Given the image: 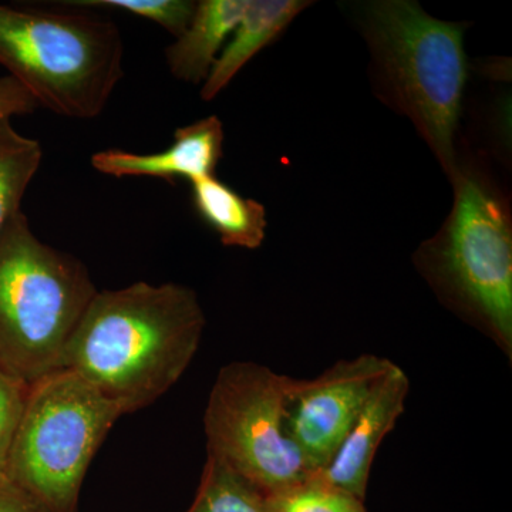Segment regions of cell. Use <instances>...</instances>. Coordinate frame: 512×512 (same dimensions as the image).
<instances>
[{"instance_id":"cell-17","label":"cell","mask_w":512,"mask_h":512,"mask_svg":"<svg viewBox=\"0 0 512 512\" xmlns=\"http://www.w3.org/2000/svg\"><path fill=\"white\" fill-rule=\"evenodd\" d=\"M60 5L74 9L121 10L156 23L175 39L187 30L197 9V2L192 0H66Z\"/></svg>"},{"instance_id":"cell-13","label":"cell","mask_w":512,"mask_h":512,"mask_svg":"<svg viewBox=\"0 0 512 512\" xmlns=\"http://www.w3.org/2000/svg\"><path fill=\"white\" fill-rule=\"evenodd\" d=\"M191 191L195 211L225 247H261L268 225L261 202L242 197L215 175L192 181Z\"/></svg>"},{"instance_id":"cell-7","label":"cell","mask_w":512,"mask_h":512,"mask_svg":"<svg viewBox=\"0 0 512 512\" xmlns=\"http://www.w3.org/2000/svg\"><path fill=\"white\" fill-rule=\"evenodd\" d=\"M289 380L259 363H228L218 373L205 409L208 456L265 494L313 474L286 426Z\"/></svg>"},{"instance_id":"cell-14","label":"cell","mask_w":512,"mask_h":512,"mask_svg":"<svg viewBox=\"0 0 512 512\" xmlns=\"http://www.w3.org/2000/svg\"><path fill=\"white\" fill-rule=\"evenodd\" d=\"M12 119H0V231L15 217L42 164L39 141L20 134Z\"/></svg>"},{"instance_id":"cell-1","label":"cell","mask_w":512,"mask_h":512,"mask_svg":"<svg viewBox=\"0 0 512 512\" xmlns=\"http://www.w3.org/2000/svg\"><path fill=\"white\" fill-rule=\"evenodd\" d=\"M204 328L188 286L136 282L99 291L67 343L62 369L83 377L121 414L138 412L184 375Z\"/></svg>"},{"instance_id":"cell-11","label":"cell","mask_w":512,"mask_h":512,"mask_svg":"<svg viewBox=\"0 0 512 512\" xmlns=\"http://www.w3.org/2000/svg\"><path fill=\"white\" fill-rule=\"evenodd\" d=\"M311 5L305 0H248L231 40L202 83L201 99L214 100L252 57L274 43L296 16Z\"/></svg>"},{"instance_id":"cell-8","label":"cell","mask_w":512,"mask_h":512,"mask_svg":"<svg viewBox=\"0 0 512 512\" xmlns=\"http://www.w3.org/2000/svg\"><path fill=\"white\" fill-rule=\"evenodd\" d=\"M393 365L365 353L342 359L311 380H289L286 426L313 474L328 467L373 387Z\"/></svg>"},{"instance_id":"cell-10","label":"cell","mask_w":512,"mask_h":512,"mask_svg":"<svg viewBox=\"0 0 512 512\" xmlns=\"http://www.w3.org/2000/svg\"><path fill=\"white\" fill-rule=\"evenodd\" d=\"M224 126L217 116L205 117L175 130L174 141L163 151L151 154L110 148L92 156V167L114 178H160L174 183L177 178L192 181L215 175L224 151Z\"/></svg>"},{"instance_id":"cell-15","label":"cell","mask_w":512,"mask_h":512,"mask_svg":"<svg viewBox=\"0 0 512 512\" xmlns=\"http://www.w3.org/2000/svg\"><path fill=\"white\" fill-rule=\"evenodd\" d=\"M184 512H268V507L264 491L207 454L194 501Z\"/></svg>"},{"instance_id":"cell-16","label":"cell","mask_w":512,"mask_h":512,"mask_svg":"<svg viewBox=\"0 0 512 512\" xmlns=\"http://www.w3.org/2000/svg\"><path fill=\"white\" fill-rule=\"evenodd\" d=\"M268 512H369L365 501L311 474L291 487L266 494Z\"/></svg>"},{"instance_id":"cell-18","label":"cell","mask_w":512,"mask_h":512,"mask_svg":"<svg viewBox=\"0 0 512 512\" xmlns=\"http://www.w3.org/2000/svg\"><path fill=\"white\" fill-rule=\"evenodd\" d=\"M29 389V384L9 375L0 367V471L5 468L9 448L25 410Z\"/></svg>"},{"instance_id":"cell-2","label":"cell","mask_w":512,"mask_h":512,"mask_svg":"<svg viewBox=\"0 0 512 512\" xmlns=\"http://www.w3.org/2000/svg\"><path fill=\"white\" fill-rule=\"evenodd\" d=\"M348 10L369 46L377 96L412 121L450 178L460 160L456 137L470 23L434 18L412 0H367L349 3Z\"/></svg>"},{"instance_id":"cell-19","label":"cell","mask_w":512,"mask_h":512,"mask_svg":"<svg viewBox=\"0 0 512 512\" xmlns=\"http://www.w3.org/2000/svg\"><path fill=\"white\" fill-rule=\"evenodd\" d=\"M40 109L32 94L13 77H0V119L35 113Z\"/></svg>"},{"instance_id":"cell-3","label":"cell","mask_w":512,"mask_h":512,"mask_svg":"<svg viewBox=\"0 0 512 512\" xmlns=\"http://www.w3.org/2000/svg\"><path fill=\"white\" fill-rule=\"evenodd\" d=\"M454 201L437 234L413 256L439 301L512 360V220L484 165L458 160Z\"/></svg>"},{"instance_id":"cell-4","label":"cell","mask_w":512,"mask_h":512,"mask_svg":"<svg viewBox=\"0 0 512 512\" xmlns=\"http://www.w3.org/2000/svg\"><path fill=\"white\" fill-rule=\"evenodd\" d=\"M0 66L39 107L94 120L124 77L123 36L113 20L84 9L0 5Z\"/></svg>"},{"instance_id":"cell-12","label":"cell","mask_w":512,"mask_h":512,"mask_svg":"<svg viewBox=\"0 0 512 512\" xmlns=\"http://www.w3.org/2000/svg\"><path fill=\"white\" fill-rule=\"evenodd\" d=\"M248 0H201L187 30L165 49V62L177 80H207L228 37L237 28Z\"/></svg>"},{"instance_id":"cell-20","label":"cell","mask_w":512,"mask_h":512,"mask_svg":"<svg viewBox=\"0 0 512 512\" xmlns=\"http://www.w3.org/2000/svg\"><path fill=\"white\" fill-rule=\"evenodd\" d=\"M0 512H50L33 495L0 471Z\"/></svg>"},{"instance_id":"cell-6","label":"cell","mask_w":512,"mask_h":512,"mask_svg":"<svg viewBox=\"0 0 512 512\" xmlns=\"http://www.w3.org/2000/svg\"><path fill=\"white\" fill-rule=\"evenodd\" d=\"M120 410L60 369L33 383L3 473L50 512H77L80 490Z\"/></svg>"},{"instance_id":"cell-5","label":"cell","mask_w":512,"mask_h":512,"mask_svg":"<svg viewBox=\"0 0 512 512\" xmlns=\"http://www.w3.org/2000/svg\"><path fill=\"white\" fill-rule=\"evenodd\" d=\"M97 291L79 258L45 244L22 211L0 231V367L32 386L62 369Z\"/></svg>"},{"instance_id":"cell-9","label":"cell","mask_w":512,"mask_h":512,"mask_svg":"<svg viewBox=\"0 0 512 512\" xmlns=\"http://www.w3.org/2000/svg\"><path fill=\"white\" fill-rule=\"evenodd\" d=\"M409 390V376L393 363L377 380L329 466L315 474L365 501L373 461L383 440L406 410Z\"/></svg>"}]
</instances>
